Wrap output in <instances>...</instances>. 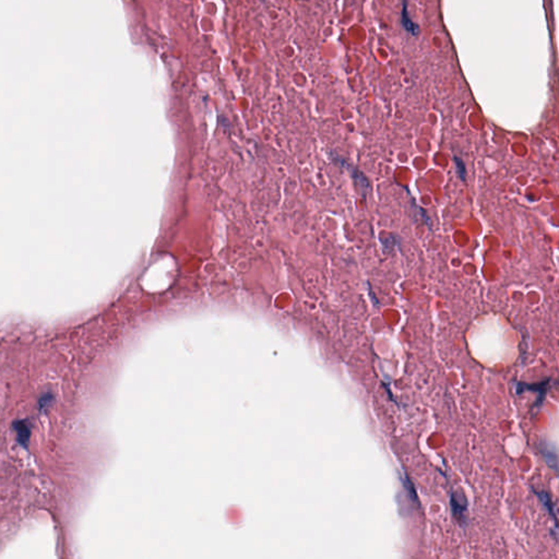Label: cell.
I'll return each mask as SVG.
<instances>
[{
  "mask_svg": "<svg viewBox=\"0 0 559 559\" xmlns=\"http://www.w3.org/2000/svg\"><path fill=\"white\" fill-rule=\"evenodd\" d=\"M551 382L552 378H546V379L538 382H532V384H529V382L517 381L515 384V390L518 395L524 393V392H533V393L538 394V398L535 400L534 408L540 409L542 407L545 398H546L549 388H551Z\"/></svg>",
  "mask_w": 559,
  "mask_h": 559,
  "instance_id": "obj_1",
  "label": "cell"
},
{
  "mask_svg": "<svg viewBox=\"0 0 559 559\" xmlns=\"http://www.w3.org/2000/svg\"><path fill=\"white\" fill-rule=\"evenodd\" d=\"M380 244L384 248V251L388 254V252L393 250L395 247L400 246L401 242L400 238L394 234H388V235H385V237H380Z\"/></svg>",
  "mask_w": 559,
  "mask_h": 559,
  "instance_id": "obj_9",
  "label": "cell"
},
{
  "mask_svg": "<svg viewBox=\"0 0 559 559\" xmlns=\"http://www.w3.org/2000/svg\"><path fill=\"white\" fill-rule=\"evenodd\" d=\"M401 482H402L403 487L405 488V491H407L409 499H411L412 502L414 503V504H415L416 507H418L419 504H421V503H419V500L417 498V494H416L415 487H414V484L412 483L411 479H410L407 473H404L403 479H401Z\"/></svg>",
  "mask_w": 559,
  "mask_h": 559,
  "instance_id": "obj_8",
  "label": "cell"
},
{
  "mask_svg": "<svg viewBox=\"0 0 559 559\" xmlns=\"http://www.w3.org/2000/svg\"><path fill=\"white\" fill-rule=\"evenodd\" d=\"M15 426H16V430H17V435H18V440H19V443L21 445L26 446L29 443L30 435H31L30 427L28 426V424H26L24 421H19L15 424Z\"/></svg>",
  "mask_w": 559,
  "mask_h": 559,
  "instance_id": "obj_7",
  "label": "cell"
},
{
  "mask_svg": "<svg viewBox=\"0 0 559 559\" xmlns=\"http://www.w3.org/2000/svg\"><path fill=\"white\" fill-rule=\"evenodd\" d=\"M538 448L545 463L556 473L558 472V449L557 446L547 439H540Z\"/></svg>",
  "mask_w": 559,
  "mask_h": 559,
  "instance_id": "obj_4",
  "label": "cell"
},
{
  "mask_svg": "<svg viewBox=\"0 0 559 559\" xmlns=\"http://www.w3.org/2000/svg\"><path fill=\"white\" fill-rule=\"evenodd\" d=\"M336 161H339V163L342 168L349 170V173L351 174L352 179L354 180V184H355L356 188H357V191L359 192L360 197L362 198L366 197L367 193L371 191V183H369V180L366 177V175H365L362 170H359L357 168H355V166L351 165L349 162L344 161L343 159L336 157Z\"/></svg>",
  "mask_w": 559,
  "mask_h": 559,
  "instance_id": "obj_3",
  "label": "cell"
},
{
  "mask_svg": "<svg viewBox=\"0 0 559 559\" xmlns=\"http://www.w3.org/2000/svg\"><path fill=\"white\" fill-rule=\"evenodd\" d=\"M534 494L538 496L540 502L542 503L543 507L545 508V510L548 512V515L552 517V519L554 521V525L555 527H557V510H556V506L555 503H554L553 499H552V496L551 494L548 493L546 490H534Z\"/></svg>",
  "mask_w": 559,
  "mask_h": 559,
  "instance_id": "obj_5",
  "label": "cell"
},
{
  "mask_svg": "<svg viewBox=\"0 0 559 559\" xmlns=\"http://www.w3.org/2000/svg\"><path fill=\"white\" fill-rule=\"evenodd\" d=\"M450 507H451L452 516L455 521L461 526H466L468 523V502L466 493L461 488L452 490L451 496H450Z\"/></svg>",
  "mask_w": 559,
  "mask_h": 559,
  "instance_id": "obj_2",
  "label": "cell"
},
{
  "mask_svg": "<svg viewBox=\"0 0 559 559\" xmlns=\"http://www.w3.org/2000/svg\"><path fill=\"white\" fill-rule=\"evenodd\" d=\"M401 23H402L403 28L407 30L409 33H411L412 35H416L418 33L419 28L415 22H413V20L411 19V17H410V15H409L407 2H404L402 12H401Z\"/></svg>",
  "mask_w": 559,
  "mask_h": 559,
  "instance_id": "obj_6",
  "label": "cell"
},
{
  "mask_svg": "<svg viewBox=\"0 0 559 559\" xmlns=\"http://www.w3.org/2000/svg\"><path fill=\"white\" fill-rule=\"evenodd\" d=\"M367 288H368V296H369V298H371V300L373 301V304L375 305L376 307H379V306H380V301H379V299L377 298V296L375 295V293H373L372 284L369 283V282H367Z\"/></svg>",
  "mask_w": 559,
  "mask_h": 559,
  "instance_id": "obj_11",
  "label": "cell"
},
{
  "mask_svg": "<svg viewBox=\"0 0 559 559\" xmlns=\"http://www.w3.org/2000/svg\"><path fill=\"white\" fill-rule=\"evenodd\" d=\"M453 162H454L455 172H457L459 178L461 179L462 182H466L467 178V168L463 159L458 155H453Z\"/></svg>",
  "mask_w": 559,
  "mask_h": 559,
  "instance_id": "obj_10",
  "label": "cell"
}]
</instances>
